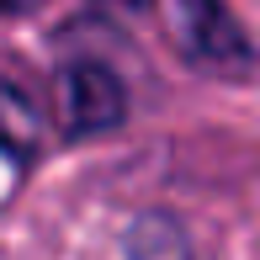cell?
Listing matches in <instances>:
<instances>
[{
	"label": "cell",
	"mask_w": 260,
	"mask_h": 260,
	"mask_svg": "<svg viewBox=\"0 0 260 260\" xmlns=\"http://www.w3.org/2000/svg\"><path fill=\"white\" fill-rule=\"evenodd\" d=\"M53 101H58V122L69 138H101L112 127H122L127 117V90L122 75L101 58H75L53 75Z\"/></svg>",
	"instance_id": "obj_1"
},
{
	"label": "cell",
	"mask_w": 260,
	"mask_h": 260,
	"mask_svg": "<svg viewBox=\"0 0 260 260\" xmlns=\"http://www.w3.org/2000/svg\"><path fill=\"white\" fill-rule=\"evenodd\" d=\"M170 32L181 53L202 69H239L250 64L244 27L223 0H170Z\"/></svg>",
	"instance_id": "obj_2"
},
{
	"label": "cell",
	"mask_w": 260,
	"mask_h": 260,
	"mask_svg": "<svg viewBox=\"0 0 260 260\" xmlns=\"http://www.w3.org/2000/svg\"><path fill=\"white\" fill-rule=\"evenodd\" d=\"M43 106L16 85V80L0 75V154L6 159H32L43 144Z\"/></svg>",
	"instance_id": "obj_3"
},
{
	"label": "cell",
	"mask_w": 260,
	"mask_h": 260,
	"mask_svg": "<svg viewBox=\"0 0 260 260\" xmlns=\"http://www.w3.org/2000/svg\"><path fill=\"white\" fill-rule=\"evenodd\" d=\"M127 260H191V239L170 212H138L127 229Z\"/></svg>",
	"instance_id": "obj_4"
},
{
	"label": "cell",
	"mask_w": 260,
	"mask_h": 260,
	"mask_svg": "<svg viewBox=\"0 0 260 260\" xmlns=\"http://www.w3.org/2000/svg\"><path fill=\"white\" fill-rule=\"evenodd\" d=\"M27 6H38V0H0V11H27Z\"/></svg>",
	"instance_id": "obj_5"
},
{
	"label": "cell",
	"mask_w": 260,
	"mask_h": 260,
	"mask_svg": "<svg viewBox=\"0 0 260 260\" xmlns=\"http://www.w3.org/2000/svg\"><path fill=\"white\" fill-rule=\"evenodd\" d=\"M117 6H144V0H117Z\"/></svg>",
	"instance_id": "obj_6"
}]
</instances>
